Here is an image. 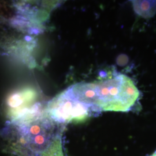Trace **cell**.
<instances>
[{
	"label": "cell",
	"mask_w": 156,
	"mask_h": 156,
	"mask_svg": "<svg viewBox=\"0 0 156 156\" xmlns=\"http://www.w3.org/2000/svg\"><path fill=\"white\" fill-rule=\"evenodd\" d=\"M94 84L99 112L128 111L140 95L132 79L123 74L119 73Z\"/></svg>",
	"instance_id": "cell-1"
},
{
	"label": "cell",
	"mask_w": 156,
	"mask_h": 156,
	"mask_svg": "<svg viewBox=\"0 0 156 156\" xmlns=\"http://www.w3.org/2000/svg\"><path fill=\"white\" fill-rule=\"evenodd\" d=\"M93 111L90 106L76 99L70 89L50 101L45 108L46 115L56 124L83 122Z\"/></svg>",
	"instance_id": "cell-2"
},
{
	"label": "cell",
	"mask_w": 156,
	"mask_h": 156,
	"mask_svg": "<svg viewBox=\"0 0 156 156\" xmlns=\"http://www.w3.org/2000/svg\"><path fill=\"white\" fill-rule=\"evenodd\" d=\"M39 156H64L62 151L61 134L57 135L50 146Z\"/></svg>",
	"instance_id": "cell-3"
},
{
	"label": "cell",
	"mask_w": 156,
	"mask_h": 156,
	"mask_svg": "<svg viewBox=\"0 0 156 156\" xmlns=\"http://www.w3.org/2000/svg\"><path fill=\"white\" fill-rule=\"evenodd\" d=\"M151 156H156V151L153 154H151Z\"/></svg>",
	"instance_id": "cell-4"
}]
</instances>
